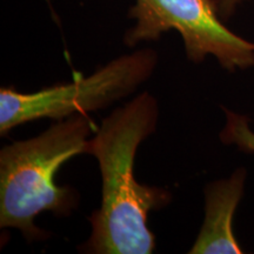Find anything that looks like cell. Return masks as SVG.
<instances>
[{
    "label": "cell",
    "mask_w": 254,
    "mask_h": 254,
    "mask_svg": "<svg viewBox=\"0 0 254 254\" xmlns=\"http://www.w3.org/2000/svg\"><path fill=\"white\" fill-rule=\"evenodd\" d=\"M158 101L148 92L114 110L87 141L86 154L99 163L103 179L101 206L93 212L92 232L82 252L91 254H150L155 237L148 214L171 200V193L146 186L134 177L139 145L157 128Z\"/></svg>",
    "instance_id": "obj_1"
},
{
    "label": "cell",
    "mask_w": 254,
    "mask_h": 254,
    "mask_svg": "<svg viewBox=\"0 0 254 254\" xmlns=\"http://www.w3.org/2000/svg\"><path fill=\"white\" fill-rule=\"evenodd\" d=\"M94 124L87 114L57 120L46 131L6 145L0 152V227L17 228L25 239L44 240L46 233L34 225L43 212L68 215L77 207L78 193L58 186L59 167L75 155L86 154Z\"/></svg>",
    "instance_id": "obj_2"
},
{
    "label": "cell",
    "mask_w": 254,
    "mask_h": 254,
    "mask_svg": "<svg viewBox=\"0 0 254 254\" xmlns=\"http://www.w3.org/2000/svg\"><path fill=\"white\" fill-rule=\"evenodd\" d=\"M157 64L158 55L153 49H141L113 59L90 77L33 93L2 87L0 134H7L15 127L36 120H63L105 109L144 84L153 74Z\"/></svg>",
    "instance_id": "obj_3"
},
{
    "label": "cell",
    "mask_w": 254,
    "mask_h": 254,
    "mask_svg": "<svg viewBox=\"0 0 254 254\" xmlns=\"http://www.w3.org/2000/svg\"><path fill=\"white\" fill-rule=\"evenodd\" d=\"M128 18L135 21L124 38L129 47L176 31L190 62L213 56L230 72L254 66V43L222 23L215 0H134Z\"/></svg>",
    "instance_id": "obj_4"
},
{
    "label": "cell",
    "mask_w": 254,
    "mask_h": 254,
    "mask_svg": "<svg viewBox=\"0 0 254 254\" xmlns=\"http://www.w3.org/2000/svg\"><path fill=\"white\" fill-rule=\"evenodd\" d=\"M246 172L239 168L228 179L205 190V218L190 254H239L243 250L233 234V217L244 193Z\"/></svg>",
    "instance_id": "obj_5"
},
{
    "label": "cell",
    "mask_w": 254,
    "mask_h": 254,
    "mask_svg": "<svg viewBox=\"0 0 254 254\" xmlns=\"http://www.w3.org/2000/svg\"><path fill=\"white\" fill-rule=\"evenodd\" d=\"M227 123L221 132V139L226 144H236L240 150L254 152V132L250 128L249 119L225 110Z\"/></svg>",
    "instance_id": "obj_6"
},
{
    "label": "cell",
    "mask_w": 254,
    "mask_h": 254,
    "mask_svg": "<svg viewBox=\"0 0 254 254\" xmlns=\"http://www.w3.org/2000/svg\"><path fill=\"white\" fill-rule=\"evenodd\" d=\"M245 0H218L217 6L219 14L222 19H228L234 14L237 8L243 4Z\"/></svg>",
    "instance_id": "obj_7"
},
{
    "label": "cell",
    "mask_w": 254,
    "mask_h": 254,
    "mask_svg": "<svg viewBox=\"0 0 254 254\" xmlns=\"http://www.w3.org/2000/svg\"><path fill=\"white\" fill-rule=\"evenodd\" d=\"M218 1V0H215V2H217Z\"/></svg>",
    "instance_id": "obj_8"
}]
</instances>
